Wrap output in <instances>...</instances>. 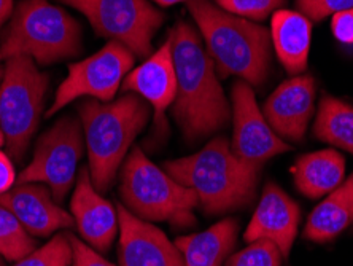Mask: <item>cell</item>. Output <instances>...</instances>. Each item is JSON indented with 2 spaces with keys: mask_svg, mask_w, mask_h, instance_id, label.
Masks as SVG:
<instances>
[{
  "mask_svg": "<svg viewBox=\"0 0 353 266\" xmlns=\"http://www.w3.org/2000/svg\"><path fill=\"white\" fill-rule=\"evenodd\" d=\"M158 5H161V7H172V5L175 3H180V2H191V0H154Z\"/></svg>",
  "mask_w": 353,
  "mask_h": 266,
  "instance_id": "1f68e13d",
  "label": "cell"
},
{
  "mask_svg": "<svg viewBox=\"0 0 353 266\" xmlns=\"http://www.w3.org/2000/svg\"><path fill=\"white\" fill-rule=\"evenodd\" d=\"M79 112L91 180L97 191H107L134 139L147 124L150 106L134 93H124L117 101L81 102Z\"/></svg>",
  "mask_w": 353,
  "mask_h": 266,
  "instance_id": "277c9868",
  "label": "cell"
},
{
  "mask_svg": "<svg viewBox=\"0 0 353 266\" xmlns=\"http://www.w3.org/2000/svg\"><path fill=\"white\" fill-rule=\"evenodd\" d=\"M282 252L268 239L250 243L241 252L232 255L226 266H282Z\"/></svg>",
  "mask_w": 353,
  "mask_h": 266,
  "instance_id": "d4e9b609",
  "label": "cell"
},
{
  "mask_svg": "<svg viewBox=\"0 0 353 266\" xmlns=\"http://www.w3.org/2000/svg\"><path fill=\"white\" fill-rule=\"evenodd\" d=\"M164 171L193 190L210 216L250 205L256 195L258 169L242 163L225 137L210 140L194 155L168 161Z\"/></svg>",
  "mask_w": 353,
  "mask_h": 266,
  "instance_id": "3957f363",
  "label": "cell"
},
{
  "mask_svg": "<svg viewBox=\"0 0 353 266\" xmlns=\"http://www.w3.org/2000/svg\"><path fill=\"white\" fill-rule=\"evenodd\" d=\"M285 2L287 0H216V5L236 17L263 21L280 10Z\"/></svg>",
  "mask_w": 353,
  "mask_h": 266,
  "instance_id": "484cf974",
  "label": "cell"
},
{
  "mask_svg": "<svg viewBox=\"0 0 353 266\" xmlns=\"http://www.w3.org/2000/svg\"><path fill=\"white\" fill-rule=\"evenodd\" d=\"M312 24L303 13L277 10L271 19V41L279 61L290 75H301L307 69Z\"/></svg>",
  "mask_w": 353,
  "mask_h": 266,
  "instance_id": "ac0fdd59",
  "label": "cell"
},
{
  "mask_svg": "<svg viewBox=\"0 0 353 266\" xmlns=\"http://www.w3.org/2000/svg\"><path fill=\"white\" fill-rule=\"evenodd\" d=\"M3 144H5V135H3L2 128H0V149L3 147Z\"/></svg>",
  "mask_w": 353,
  "mask_h": 266,
  "instance_id": "d6a6232c",
  "label": "cell"
},
{
  "mask_svg": "<svg viewBox=\"0 0 353 266\" xmlns=\"http://www.w3.org/2000/svg\"><path fill=\"white\" fill-rule=\"evenodd\" d=\"M119 266H185L183 255L158 227L117 206Z\"/></svg>",
  "mask_w": 353,
  "mask_h": 266,
  "instance_id": "7c38bea8",
  "label": "cell"
},
{
  "mask_svg": "<svg viewBox=\"0 0 353 266\" xmlns=\"http://www.w3.org/2000/svg\"><path fill=\"white\" fill-rule=\"evenodd\" d=\"M13 15V0H0V30Z\"/></svg>",
  "mask_w": 353,
  "mask_h": 266,
  "instance_id": "4dcf8cb0",
  "label": "cell"
},
{
  "mask_svg": "<svg viewBox=\"0 0 353 266\" xmlns=\"http://www.w3.org/2000/svg\"><path fill=\"white\" fill-rule=\"evenodd\" d=\"M301 13L314 21H321L330 15L353 10V0H296Z\"/></svg>",
  "mask_w": 353,
  "mask_h": 266,
  "instance_id": "4316f807",
  "label": "cell"
},
{
  "mask_svg": "<svg viewBox=\"0 0 353 266\" xmlns=\"http://www.w3.org/2000/svg\"><path fill=\"white\" fill-rule=\"evenodd\" d=\"M0 266H3V262H2V260H0Z\"/></svg>",
  "mask_w": 353,
  "mask_h": 266,
  "instance_id": "e575fe53",
  "label": "cell"
},
{
  "mask_svg": "<svg viewBox=\"0 0 353 266\" xmlns=\"http://www.w3.org/2000/svg\"><path fill=\"white\" fill-rule=\"evenodd\" d=\"M81 50L80 24L50 0H23L0 41V59L28 56L37 64H54Z\"/></svg>",
  "mask_w": 353,
  "mask_h": 266,
  "instance_id": "5b68a950",
  "label": "cell"
},
{
  "mask_svg": "<svg viewBox=\"0 0 353 266\" xmlns=\"http://www.w3.org/2000/svg\"><path fill=\"white\" fill-rule=\"evenodd\" d=\"M81 123L72 117L59 120L39 139L32 161L19 172L17 184H43L54 201L62 202L74 185L83 155Z\"/></svg>",
  "mask_w": 353,
  "mask_h": 266,
  "instance_id": "30bf717a",
  "label": "cell"
},
{
  "mask_svg": "<svg viewBox=\"0 0 353 266\" xmlns=\"http://www.w3.org/2000/svg\"><path fill=\"white\" fill-rule=\"evenodd\" d=\"M121 90L134 93L143 99L154 111L157 126H165V111L172 107L176 93V75L170 40L157 53L150 55L142 64L129 72L123 80Z\"/></svg>",
  "mask_w": 353,
  "mask_h": 266,
  "instance_id": "2e32d148",
  "label": "cell"
},
{
  "mask_svg": "<svg viewBox=\"0 0 353 266\" xmlns=\"http://www.w3.org/2000/svg\"><path fill=\"white\" fill-rule=\"evenodd\" d=\"M315 82L310 75H296L283 82L263 107V115L280 139L299 142L314 113Z\"/></svg>",
  "mask_w": 353,
  "mask_h": 266,
  "instance_id": "4fadbf2b",
  "label": "cell"
},
{
  "mask_svg": "<svg viewBox=\"0 0 353 266\" xmlns=\"http://www.w3.org/2000/svg\"><path fill=\"white\" fill-rule=\"evenodd\" d=\"M119 193L126 209L147 222H170L176 227L193 225L197 195L172 179L134 147L121 166Z\"/></svg>",
  "mask_w": 353,
  "mask_h": 266,
  "instance_id": "8992f818",
  "label": "cell"
},
{
  "mask_svg": "<svg viewBox=\"0 0 353 266\" xmlns=\"http://www.w3.org/2000/svg\"><path fill=\"white\" fill-rule=\"evenodd\" d=\"M48 90V75L28 56L5 61L0 83V128L14 160H21L39 128Z\"/></svg>",
  "mask_w": 353,
  "mask_h": 266,
  "instance_id": "52a82bcc",
  "label": "cell"
},
{
  "mask_svg": "<svg viewBox=\"0 0 353 266\" xmlns=\"http://www.w3.org/2000/svg\"><path fill=\"white\" fill-rule=\"evenodd\" d=\"M314 134L316 139L353 155V107L336 97L325 96L320 101Z\"/></svg>",
  "mask_w": 353,
  "mask_h": 266,
  "instance_id": "7402d4cb",
  "label": "cell"
},
{
  "mask_svg": "<svg viewBox=\"0 0 353 266\" xmlns=\"http://www.w3.org/2000/svg\"><path fill=\"white\" fill-rule=\"evenodd\" d=\"M231 96L234 124L231 150L242 163L259 171L272 156L288 152L290 145L269 126L247 82H236Z\"/></svg>",
  "mask_w": 353,
  "mask_h": 266,
  "instance_id": "8fae6325",
  "label": "cell"
},
{
  "mask_svg": "<svg viewBox=\"0 0 353 266\" xmlns=\"http://www.w3.org/2000/svg\"><path fill=\"white\" fill-rule=\"evenodd\" d=\"M136 56L126 46L110 40L97 53L69 66V74L62 80L46 117H53L65 106L80 97H94L110 102L123 80L131 72Z\"/></svg>",
  "mask_w": 353,
  "mask_h": 266,
  "instance_id": "9c48e42d",
  "label": "cell"
},
{
  "mask_svg": "<svg viewBox=\"0 0 353 266\" xmlns=\"http://www.w3.org/2000/svg\"><path fill=\"white\" fill-rule=\"evenodd\" d=\"M37 249L32 234L28 233L17 217L0 205V255L8 262H18Z\"/></svg>",
  "mask_w": 353,
  "mask_h": 266,
  "instance_id": "603a6c76",
  "label": "cell"
},
{
  "mask_svg": "<svg viewBox=\"0 0 353 266\" xmlns=\"http://www.w3.org/2000/svg\"><path fill=\"white\" fill-rule=\"evenodd\" d=\"M70 211L83 241L97 252H107L119 229L118 211L96 190L88 168L80 171Z\"/></svg>",
  "mask_w": 353,
  "mask_h": 266,
  "instance_id": "5bb4252c",
  "label": "cell"
},
{
  "mask_svg": "<svg viewBox=\"0 0 353 266\" xmlns=\"http://www.w3.org/2000/svg\"><path fill=\"white\" fill-rule=\"evenodd\" d=\"M79 10L97 35L118 41L134 56L148 57L164 15L148 0H61Z\"/></svg>",
  "mask_w": 353,
  "mask_h": 266,
  "instance_id": "ba28073f",
  "label": "cell"
},
{
  "mask_svg": "<svg viewBox=\"0 0 353 266\" xmlns=\"http://www.w3.org/2000/svg\"><path fill=\"white\" fill-rule=\"evenodd\" d=\"M292 172L296 189L310 200H316L334 191L342 184L345 161L336 150H321L301 156Z\"/></svg>",
  "mask_w": 353,
  "mask_h": 266,
  "instance_id": "ffe728a7",
  "label": "cell"
},
{
  "mask_svg": "<svg viewBox=\"0 0 353 266\" xmlns=\"http://www.w3.org/2000/svg\"><path fill=\"white\" fill-rule=\"evenodd\" d=\"M237 220L225 218L205 231L179 238L176 249L183 255L185 266H223L236 246Z\"/></svg>",
  "mask_w": 353,
  "mask_h": 266,
  "instance_id": "d6986e66",
  "label": "cell"
},
{
  "mask_svg": "<svg viewBox=\"0 0 353 266\" xmlns=\"http://www.w3.org/2000/svg\"><path fill=\"white\" fill-rule=\"evenodd\" d=\"M69 263H72L70 238L61 233L12 266H69Z\"/></svg>",
  "mask_w": 353,
  "mask_h": 266,
  "instance_id": "cb8c5ba5",
  "label": "cell"
},
{
  "mask_svg": "<svg viewBox=\"0 0 353 266\" xmlns=\"http://www.w3.org/2000/svg\"><path fill=\"white\" fill-rule=\"evenodd\" d=\"M0 205L7 207L32 236L46 238L58 229L75 225L74 217L62 209L43 184H17L0 195Z\"/></svg>",
  "mask_w": 353,
  "mask_h": 266,
  "instance_id": "9a60e30c",
  "label": "cell"
},
{
  "mask_svg": "<svg viewBox=\"0 0 353 266\" xmlns=\"http://www.w3.org/2000/svg\"><path fill=\"white\" fill-rule=\"evenodd\" d=\"M299 217V206L282 189L269 182L264 187L263 196L248 223L243 239L247 243L268 239L287 258L298 233Z\"/></svg>",
  "mask_w": 353,
  "mask_h": 266,
  "instance_id": "e0dca14e",
  "label": "cell"
},
{
  "mask_svg": "<svg viewBox=\"0 0 353 266\" xmlns=\"http://www.w3.org/2000/svg\"><path fill=\"white\" fill-rule=\"evenodd\" d=\"M353 222V174L310 213L304 236L314 243H328Z\"/></svg>",
  "mask_w": 353,
  "mask_h": 266,
  "instance_id": "44dd1931",
  "label": "cell"
},
{
  "mask_svg": "<svg viewBox=\"0 0 353 266\" xmlns=\"http://www.w3.org/2000/svg\"><path fill=\"white\" fill-rule=\"evenodd\" d=\"M169 40L176 75L172 117L185 137L194 142L226 126L231 108L216 78L214 61L193 26L180 21L170 30Z\"/></svg>",
  "mask_w": 353,
  "mask_h": 266,
  "instance_id": "6da1fadb",
  "label": "cell"
},
{
  "mask_svg": "<svg viewBox=\"0 0 353 266\" xmlns=\"http://www.w3.org/2000/svg\"><path fill=\"white\" fill-rule=\"evenodd\" d=\"M331 30L341 44L353 45V10L334 13L333 21H331Z\"/></svg>",
  "mask_w": 353,
  "mask_h": 266,
  "instance_id": "f1b7e54d",
  "label": "cell"
},
{
  "mask_svg": "<svg viewBox=\"0 0 353 266\" xmlns=\"http://www.w3.org/2000/svg\"><path fill=\"white\" fill-rule=\"evenodd\" d=\"M2 78H3V67L0 66V83H2Z\"/></svg>",
  "mask_w": 353,
  "mask_h": 266,
  "instance_id": "836d02e7",
  "label": "cell"
},
{
  "mask_svg": "<svg viewBox=\"0 0 353 266\" xmlns=\"http://www.w3.org/2000/svg\"><path fill=\"white\" fill-rule=\"evenodd\" d=\"M69 238L72 244V266H115L103 258L96 249L75 238V234H69Z\"/></svg>",
  "mask_w": 353,
  "mask_h": 266,
  "instance_id": "83f0119b",
  "label": "cell"
},
{
  "mask_svg": "<svg viewBox=\"0 0 353 266\" xmlns=\"http://www.w3.org/2000/svg\"><path fill=\"white\" fill-rule=\"evenodd\" d=\"M186 7L205 41L216 74L237 75L253 86L263 85L271 66V32L209 0H191Z\"/></svg>",
  "mask_w": 353,
  "mask_h": 266,
  "instance_id": "7a4b0ae2",
  "label": "cell"
},
{
  "mask_svg": "<svg viewBox=\"0 0 353 266\" xmlns=\"http://www.w3.org/2000/svg\"><path fill=\"white\" fill-rule=\"evenodd\" d=\"M14 185H17V174H14L12 160L0 150V195L12 190Z\"/></svg>",
  "mask_w": 353,
  "mask_h": 266,
  "instance_id": "f546056e",
  "label": "cell"
}]
</instances>
